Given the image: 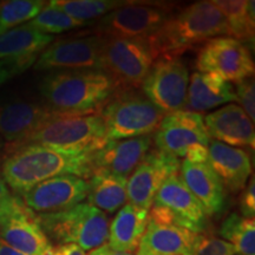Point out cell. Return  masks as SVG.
<instances>
[{
  "mask_svg": "<svg viewBox=\"0 0 255 255\" xmlns=\"http://www.w3.org/2000/svg\"><path fill=\"white\" fill-rule=\"evenodd\" d=\"M115 90L110 76L94 69L52 71L39 85L43 104L58 116L98 114Z\"/></svg>",
  "mask_w": 255,
  "mask_h": 255,
  "instance_id": "cell-1",
  "label": "cell"
},
{
  "mask_svg": "<svg viewBox=\"0 0 255 255\" xmlns=\"http://www.w3.org/2000/svg\"><path fill=\"white\" fill-rule=\"evenodd\" d=\"M5 183L18 196L49 178L75 175L91 176L90 155H71L39 144H26L8 151L0 163Z\"/></svg>",
  "mask_w": 255,
  "mask_h": 255,
  "instance_id": "cell-2",
  "label": "cell"
},
{
  "mask_svg": "<svg viewBox=\"0 0 255 255\" xmlns=\"http://www.w3.org/2000/svg\"><path fill=\"white\" fill-rule=\"evenodd\" d=\"M231 36L227 21L213 1H196L170 18L149 37L155 59L181 57L197 44L216 37Z\"/></svg>",
  "mask_w": 255,
  "mask_h": 255,
  "instance_id": "cell-3",
  "label": "cell"
},
{
  "mask_svg": "<svg viewBox=\"0 0 255 255\" xmlns=\"http://www.w3.org/2000/svg\"><path fill=\"white\" fill-rule=\"evenodd\" d=\"M107 143L105 126L100 114L53 115L23 145L39 144L65 154L91 155Z\"/></svg>",
  "mask_w": 255,
  "mask_h": 255,
  "instance_id": "cell-4",
  "label": "cell"
},
{
  "mask_svg": "<svg viewBox=\"0 0 255 255\" xmlns=\"http://www.w3.org/2000/svg\"><path fill=\"white\" fill-rule=\"evenodd\" d=\"M98 114L108 141L150 135L165 116L138 89H116Z\"/></svg>",
  "mask_w": 255,
  "mask_h": 255,
  "instance_id": "cell-5",
  "label": "cell"
},
{
  "mask_svg": "<svg viewBox=\"0 0 255 255\" xmlns=\"http://www.w3.org/2000/svg\"><path fill=\"white\" fill-rule=\"evenodd\" d=\"M37 216L46 238L58 245H77L83 251H92L103 246L109 239V218L88 202Z\"/></svg>",
  "mask_w": 255,
  "mask_h": 255,
  "instance_id": "cell-6",
  "label": "cell"
},
{
  "mask_svg": "<svg viewBox=\"0 0 255 255\" xmlns=\"http://www.w3.org/2000/svg\"><path fill=\"white\" fill-rule=\"evenodd\" d=\"M156 149L194 163L208 161L210 137L200 113L177 110L167 114L155 131Z\"/></svg>",
  "mask_w": 255,
  "mask_h": 255,
  "instance_id": "cell-7",
  "label": "cell"
},
{
  "mask_svg": "<svg viewBox=\"0 0 255 255\" xmlns=\"http://www.w3.org/2000/svg\"><path fill=\"white\" fill-rule=\"evenodd\" d=\"M102 38V71L116 89L141 88L155 62L148 38Z\"/></svg>",
  "mask_w": 255,
  "mask_h": 255,
  "instance_id": "cell-8",
  "label": "cell"
},
{
  "mask_svg": "<svg viewBox=\"0 0 255 255\" xmlns=\"http://www.w3.org/2000/svg\"><path fill=\"white\" fill-rule=\"evenodd\" d=\"M208 218L200 201L183 182L180 171L159 187L149 213V220L186 228L196 234L206 231Z\"/></svg>",
  "mask_w": 255,
  "mask_h": 255,
  "instance_id": "cell-9",
  "label": "cell"
},
{
  "mask_svg": "<svg viewBox=\"0 0 255 255\" xmlns=\"http://www.w3.org/2000/svg\"><path fill=\"white\" fill-rule=\"evenodd\" d=\"M173 14L169 6L127 1L96 21V34L110 38H149Z\"/></svg>",
  "mask_w": 255,
  "mask_h": 255,
  "instance_id": "cell-10",
  "label": "cell"
},
{
  "mask_svg": "<svg viewBox=\"0 0 255 255\" xmlns=\"http://www.w3.org/2000/svg\"><path fill=\"white\" fill-rule=\"evenodd\" d=\"M188 84L189 72L181 57H158L145 76L141 91L167 115L183 110Z\"/></svg>",
  "mask_w": 255,
  "mask_h": 255,
  "instance_id": "cell-11",
  "label": "cell"
},
{
  "mask_svg": "<svg viewBox=\"0 0 255 255\" xmlns=\"http://www.w3.org/2000/svg\"><path fill=\"white\" fill-rule=\"evenodd\" d=\"M0 239L24 255H41L50 245L36 213L12 194L0 202Z\"/></svg>",
  "mask_w": 255,
  "mask_h": 255,
  "instance_id": "cell-12",
  "label": "cell"
},
{
  "mask_svg": "<svg viewBox=\"0 0 255 255\" xmlns=\"http://www.w3.org/2000/svg\"><path fill=\"white\" fill-rule=\"evenodd\" d=\"M196 68L199 72L215 73L229 83L252 78L255 70L248 46L233 37L207 40L197 53Z\"/></svg>",
  "mask_w": 255,
  "mask_h": 255,
  "instance_id": "cell-13",
  "label": "cell"
},
{
  "mask_svg": "<svg viewBox=\"0 0 255 255\" xmlns=\"http://www.w3.org/2000/svg\"><path fill=\"white\" fill-rule=\"evenodd\" d=\"M102 43L97 34L58 39L51 43L34 63L36 70H101Z\"/></svg>",
  "mask_w": 255,
  "mask_h": 255,
  "instance_id": "cell-14",
  "label": "cell"
},
{
  "mask_svg": "<svg viewBox=\"0 0 255 255\" xmlns=\"http://www.w3.org/2000/svg\"><path fill=\"white\" fill-rule=\"evenodd\" d=\"M180 159L157 149H150L127 181V195L130 203L142 209H150L159 187L168 177L180 171Z\"/></svg>",
  "mask_w": 255,
  "mask_h": 255,
  "instance_id": "cell-15",
  "label": "cell"
},
{
  "mask_svg": "<svg viewBox=\"0 0 255 255\" xmlns=\"http://www.w3.org/2000/svg\"><path fill=\"white\" fill-rule=\"evenodd\" d=\"M21 196L25 205L38 215L62 212L87 199L88 181L75 175H59L43 181Z\"/></svg>",
  "mask_w": 255,
  "mask_h": 255,
  "instance_id": "cell-16",
  "label": "cell"
},
{
  "mask_svg": "<svg viewBox=\"0 0 255 255\" xmlns=\"http://www.w3.org/2000/svg\"><path fill=\"white\" fill-rule=\"evenodd\" d=\"M53 114L44 104L23 98L0 101V136L6 152L23 145Z\"/></svg>",
  "mask_w": 255,
  "mask_h": 255,
  "instance_id": "cell-17",
  "label": "cell"
},
{
  "mask_svg": "<svg viewBox=\"0 0 255 255\" xmlns=\"http://www.w3.org/2000/svg\"><path fill=\"white\" fill-rule=\"evenodd\" d=\"M151 144L150 135L108 141L103 148L90 155L91 174L105 171L117 176H130L150 150Z\"/></svg>",
  "mask_w": 255,
  "mask_h": 255,
  "instance_id": "cell-18",
  "label": "cell"
},
{
  "mask_svg": "<svg viewBox=\"0 0 255 255\" xmlns=\"http://www.w3.org/2000/svg\"><path fill=\"white\" fill-rule=\"evenodd\" d=\"M202 235L148 220L136 255H195Z\"/></svg>",
  "mask_w": 255,
  "mask_h": 255,
  "instance_id": "cell-19",
  "label": "cell"
},
{
  "mask_svg": "<svg viewBox=\"0 0 255 255\" xmlns=\"http://www.w3.org/2000/svg\"><path fill=\"white\" fill-rule=\"evenodd\" d=\"M52 41L51 34L38 31L28 23L19 25L0 36V60L11 62L20 73L36 63Z\"/></svg>",
  "mask_w": 255,
  "mask_h": 255,
  "instance_id": "cell-20",
  "label": "cell"
},
{
  "mask_svg": "<svg viewBox=\"0 0 255 255\" xmlns=\"http://www.w3.org/2000/svg\"><path fill=\"white\" fill-rule=\"evenodd\" d=\"M180 175L188 189L203 206L207 215H219L225 210L226 188L208 161L194 163L183 159L180 164Z\"/></svg>",
  "mask_w": 255,
  "mask_h": 255,
  "instance_id": "cell-21",
  "label": "cell"
},
{
  "mask_svg": "<svg viewBox=\"0 0 255 255\" xmlns=\"http://www.w3.org/2000/svg\"><path fill=\"white\" fill-rule=\"evenodd\" d=\"M209 137L231 146H251L254 149V123L240 105L228 104L205 117Z\"/></svg>",
  "mask_w": 255,
  "mask_h": 255,
  "instance_id": "cell-22",
  "label": "cell"
},
{
  "mask_svg": "<svg viewBox=\"0 0 255 255\" xmlns=\"http://www.w3.org/2000/svg\"><path fill=\"white\" fill-rule=\"evenodd\" d=\"M208 163L226 189L233 193L244 189L252 174L251 158L247 151L215 139L209 143Z\"/></svg>",
  "mask_w": 255,
  "mask_h": 255,
  "instance_id": "cell-23",
  "label": "cell"
},
{
  "mask_svg": "<svg viewBox=\"0 0 255 255\" xmlns=\"http://www.w3.org/2000/svg\"><path fill=\"white\" fill-rule=\"evenodd\" d=\"M233 101H237V96L232 83L215 73L197 71L189 78L184 110L208 111Z\"/></svg>",
  "mask_w": 255,
  "mask_h": 255,
  "instance_id": "cell-24",
  "label": "cell"
},
{
  "mask_svg": "<svg viewBox=\"0 0 255 255\" xmlns=\"http://www.w3.org/2000/svg\"><path fill=\"white\" fill-rule=\"evenodd\" d=\"M148 210L128 203L119 210L109 228V246L114 251L133 253L148 225Z\"/></svg>",
  "mask_w": 255,
  "mask_h": 255,
  "instance_id": "cell-25",
  "label": "cell"
},
{
  "mask_svg": "<svg viewBox=\"0 0 255 255\" xmlns=\"http://www.w3.org/2000/svg\"><path fill=\"white\" fill-rule=\"evenodd\" d=\"M88 180L89 205L109 214L126 206L128 177L105 171H94Z\"/></svg>",
  "mask_w": 255,
  "mask_h": 255,
  "instance_id": "cell-26",
  "label": "cell"
},
{
  "mask_svg": "<svg viewBox=\"0 0 255 255\" xmlns=\"http://www.w3.org/2000/svg\"><path fill=\"white\" fill-rule=\"evenodd\" d=\"M213 2L227 21L231 36L242 43H253L255 27L253 0H216Z\"/></svg>",
  "mask_w": 255,
  "mask_h": 255,
  "instance_id": "cell-27",
  "label": "cell"
},
{
  "mask_svg": "<svg viewBox=\"0 0 255 255\" xmlns=\"http://www.w3.org/2000/svg\"><path fill=\"white\" fill-rule=\"evenodd\" d=\"M219 234L234 246L239 255H255L254 219H246L232 213L222 222Z\"/></svg>",
  "mask_w": 255,
  "mask_h": 255,
  "instance_id": "cell-28",
  "label": "cell"
},
{
  "mask_svg": "<svg viewBox=\"0 0 255 255\" xmlns=\"http://www.w3.org/2000/svg\"><path fill=\"white\" fill-rule=\"evenodd\" d=\"M76 20L89 23V20L102 18L127 1L117 0H53L50 1Z\"/></svg>",
  "mask_w": 255,
  "mask_h": 255,
  "instance_id": "cell-29",
  "label": "cell"
},
{
  "mask_svg": "<svg viewBox=\"0 0 255 255\" xmlns=\"http://www.w3.org/2000/svg\"><path fill=\"white\" fill-rule=\"evenodd\" d=\"M45 5L46 2L41 0H9L0 2V36L19 25L31 21Z\"/></svg>",
  "mask_w": 255,
  "mask_h": 255,
  "instance_id": "cell-30",
  "label": "cell"
},
{
  "mask_svg": "<svg viewBox=\"0 0 255 255\" xmlns=\"http://www.w3.org/2000/svg\"><path fill=\"white\" fill-rule=\"evenodd\" d=\"M47 5L44 6L37 17H34L28 24L32 25L38 31L43 32L45 34L50 33H62V32L73 30V28L82 27L87 23L76 20L62 9L57 8L51 2H46Z\"/></svg>",
  "mask_w": 255,
  "mask_h": 255,
  "instance_id": "cell-31",
  "label": "cell"
},
{
  "mask_svg": "<svg viewBox=\"0 0 255 255\" xmlns=\"http://www.w3.org/2000/svg\"><path fill=\"white\" fill-rule=\"evenodd\" d=\"M237 101L241 104V109L246 113L250 120L254 123L255 121V87L254 78H247L237 83L235 90Z\"/></svg>",
  "mask_w": 255,
  "mask_h": 255,
  "instance_id": "cell-32",
  "label": "cell"
},
{
  "mask_svg": "<svg viewBox=\"0 0 255 255\" xmlns=\"http://www.w3.org/2000/svg\"><path fill=\"white\" fill-rule=\"evenodd\" d=\"M235 248L232 244L214 237H201L195 255H235Z\"/></svg>",
  "mask_w": 255,
  "mask_h": 255,
  "instance_id": "cell-33",
  "label": "cell"
},
{
  "mask_svg": "<svg viewBox=\"0 0 255 255\" xmlns=\"http://www.w3.org/2000/svg\"><path fill=\"white\" fill-rule=\"evenodd\" d=\"M241 216L246 219H254L255 216V181L254 176L251 177V182L244 188L240 199Z\"/></svg>",
  "mask_w": 255,
  "mask_h": 255,
  "instance_id": "cell-34",
  "label": "cell"
},
{
  "mask_svg": "<svg viewBox=\"0 0 255 255\" xmlns=\"http://www.w3.org/2000/svg\"><path fill=\"white\" fill-rule=\"evenodd\" d=\"M41 255H85V252L77 245H49Z\"/></svg>",
  "mask_w": 255,
  "mask_h": 255,
  "instance_id": "cell-35",
  "label": "cell"
},
{
  "mask_svg": "<svg viewBox=\"0 0 255 255\" xmlns=\"http://www.w3.org/2000/svg\"><path fill=\"white\" fill-rule=\"evenodd\" d=\"M15 75H18V72L17 70L14 69V66L12 65L11 62H7V60H0V85H2L5 82H7L9 78L14 77Z\"/></svg>",
  "mask_w": 255,
  "mask_h": 255,
  "instance_id": "cell-36",
  "label": "cell"
},
{
  "mask_svg": "<svg viewBox=\"0 0 255 255\" xmlns=\"http://www.w3.org/2000/svg\"><path fill=\"white\" fill-rule=\"evenodd\" d=\"M89 255H133L131 253H123V252L114 251L109 245L105 244L103 246L92 250Z\"/></svg>",
  "mask_w": 255,
  "mask_h": 255,
  "instance_id": "cell-37",
  "label": "cell"
},
{
  "mask_svg": "<svg viewBox=\"0 0 255 255\" xmlns=\"http://www.w3.org/2000/svg\"><path fill=\"white\" fill-rule=\"evenodd\" d=\"M0 255H24L0 239Z\"/></svg>",
  "mask_w": 255,
  "mask_h": 255,
  "instance_id": "cell-38",
  "label": "cell"
},
{
  "mask_svg": "<svg viewBox=\"0 0 255 255\" xmlns=\"http://www.w3.org/2000/svg\"><path fill=\"white\" fill-rule=\"evenodd\" d=\"M9 195H11V193H9L7 184L5 183L4 178H2V175L0 173V202L4 201L5 199H7Z\"/></svg>",
  "mask_w": 255,
  "mask_h": 255,
  "instance_id": "cell-39",
  "label": "cell"
},
{
  "mask_svg": "<svg viewBox=\"0 0 255 255\" xmlns=\"http://www.w3.org/2000/svg\"><path fill=\"white\" fill-rule=\"evenodd\" d=\"M5 152H6V143L4 139H2V137L0 136V163H1L2 158H4Z\"/></svg>",
  "mask_w": 255,
  "mask_h": 255,
  "instance_id": "cell-40",
  "label": "cell"
}]
</instances>
